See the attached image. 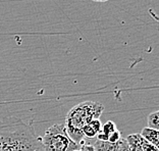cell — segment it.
Returning a JSON list of instances; mask_svg holds the SVG:
<instances>
[{
	"label": "cell",
	"mask_w": 159,
	"mask_h": 151,
	"mask_svg": "<svg viewBox=\"0 0 159 151\" xmlns=\"http://www.w3.org/2000/svg\"><path fill=\"white\" fill-rule=\"evenodd\" d=\"M41 138L20 117L0 118V151H40Z\"/></svg>",
	"instance_id": "obj_1"
},
{
	"label": "cell",
	"mask_w": 159,
	"mask_h": 151,
	"mask_svg": "<svg viewBox=\"0 0 159 151\" xmlns=\"http://www.w3.org/2000/svg\"><path fill=\"white\" fill-rule=\"evenodd\" d=\"M103 111V104L96 101H84L74 106L67 113L64 123L70 139L78 144H81L85 139L83 129L93 120L99 118Z\"/></svg>",
	"instance_id": "obj_2"
},
{
	"label": "cell",
	"mask_w": 159,
	"mask_h": 151,
	"mask_svg": "<svg viewBox=\"0 0 159 151\" xmlns=\"http://www.w3.org/2000/svg\"><path fill=\"white\" fill-rule=\"evenodd\" d=\"M40 142L44 151H74L81 147L70 139L64 124H55L47 129Z\"/></svg>",
	"instance_id": "obj_3"
},
{
	"label": "cell",
	"mask_w": 159,
	"mask_h": 151,
	"mask_svg": "<svg viewBox=\"0 0 159 151\" xmlns=\"http://www.w3.org/2000/svg\"><path fill=\"white\" fill-rule=\"evenodd\" d=\"M140 135L142 136L146 141H148L150 144H152L159 150V132L158 131L146 127L143 129L142 132L140 133Z\"/></svg>",
	"instance_id": "obj_4"
},
{
	"label": "cell",
	"mask_w": 159,
	"mask_h": 151,
	"mask_svg": "<svg viewBox=\"0 0 159 151\" xmlns=\"http://www.w3.org/2000/svg\"><path fill=\"white\" fill-rule=\"evenodd\" d=\"M140 134H131L125 138L126 142H128L129 150L131 151H143L142 145L140 143Z\"/></svg>",
	"instance_id": "obj_5"
},
{
	"label": "cell",
	"mask_w": 159,
	"mask_h": 151,
	"mask_svg": "<svg viewBox=\"0 0 159 151\" xmlns=\"http://www.w3.org/2000/svg\"><path fill=\"white\" fill-rule=\"evenodd\" d=\"M93 145L96 151H116V143L113 144L109 142H101L96 139Z\"/></svg>",
	"instance_id": "obj_6"
},
{
	"label": "cell",
	"mask_w": 159,
	"mask_h": 151,
	"mask_svg": "<svg viewBox=\"0 0 159 151\" xmlns=\"http://www.w3.org/2000/svg\"><path fill=\"white\" fill-rule=\"evenodd\" d=\"M148 128L153 129L159 132V110L153 111L152 113H150L147 118Z\"/></svg>",
	"instance_id": "obj_7"
},
{
	"label": "cell",
	"mask_w": 159,
	"mask_h": 151,
	"mask_svg": "<svg viewBox=\"0 0 159 151\" xmlns=\"http://www.w3.org/2000/svg\"><path fill=\"white\" fill-rule=\"evenodd\" d=\"M116 130H117L116 126H115V124L113 123V121H108L104 125H102V130H101L100 133L101 134H103L104 136H106L107 138H109V136Z\"/></svg>",
	"instance_id": "obj_8"
},
{
	"label": "cell",
	"mask_w": 159,
	"mask_h": 151,
	"mask_svg": "<svg viewBox=\"0 0 159 151\" xmlns=\"http://www.w3.org/2000/svg\"><path fill=\"white\" fill-rule=\"evenodd\" d=\"M140 143H141V145H142L143 151H159L156 147L153 146L152 144H150L148 141H146L142 136H140Z\"/></svg>",
	"instance_id": "obj_9"
},
{
	"label": "cell",
	"mask_w": 159,
	"mask_h": 151,
	"mask_svg": "<svg viewBox=\"0 0 159 151\" xmlns=\"http://www.w3.org/2000/svg\"><path fill=\"white\" fill-rule=\"evenodd\" d=\"M89 126L97 133V135H98L101 132V130H102V123H101V121L99 120V118H95V120H93L91 123L89 124Z\"/></svg>",
	"instance_id": "obj_10"
},
{
	"label": "cell",
	"mask_w": 159,
	"mask_h": 151,
	"mask_svg": "<svg viewBox=\"0 0 159 151\" xmlns=\"http://www.w3.org/2000/svg\"><path fill=\"white\" fill-rule=\"evenodd\" d=\"M116 151H131L128 142H126V140L125 138H121L116 143Z\"/></svg>",
	"instance_id": "obj_11"
},
{
	"label": "cell",
	"mask_w": 159,
	"mask_h": 151,
	"mask_svg": "<svg viewBox=\"0 0 159 151\" xmlns=\"http://www.w3.org/2000/svg\"><path fill=\"white\" fill-rule=\"evenodd\" d=\"M80 151H96L95 147L92 143H89L86 139H84L81 143V147H80Z\"/></svg>",
	"instance_id": "obj_12"
},
{
	"label": "cell",
	"mask_w": 159,
	"mask_h": 151,
	"mask_svg": "<svg viewBox=\"0 0 159 151\" xmlns=\"http://www.w3.org/2000/svg\"><path fill=\"white\" fill-rule=\"evenodd\" d=\"M121 139V135H120V132H119L118 130H116L114 133H112L109 138H108V142L109 143H113V144H115V143H117L119 140Z\"/></svg>",
	"instance_id": "obj_13"
},
{
	"label": "cell",
	"mask_w": 159,
	"mask_h": 151,
	"mask_svg": "<svg viewBox=\"0 0 159 151\" xmlns=\"http://www.w3.org/2000/svg\"><path fill=\"white\" fill-rule=\"evenodd\" d=\"M92 1H95V2H106L108 0H92Z\"/></svg>",
	"instance_id": "obj_14"
},
{
	"label": "cell",
	"mask_w": 159,
	"mask_h": 151,
	"mask_svg": "<svg viewBox=\"0 0 159 151\" xmlns=\"http://www.w3.org/2000/svg\"><path fill=\"white\" fill-rule=\"evenodd\" d=\"M74 151H80V150H74Z\"/></svg>",
	"instance_id": "obj_15"
}]
</instances>
